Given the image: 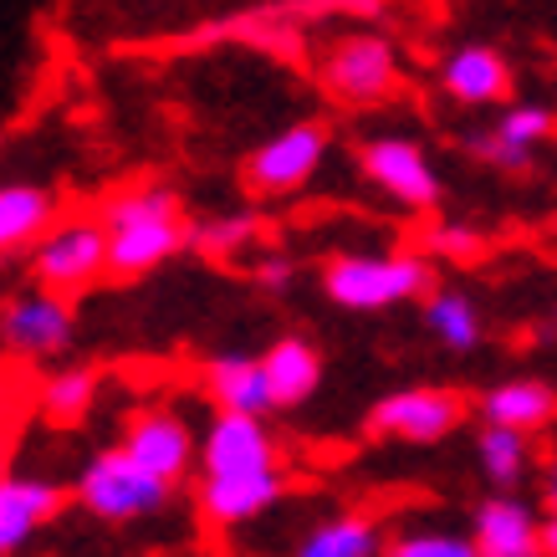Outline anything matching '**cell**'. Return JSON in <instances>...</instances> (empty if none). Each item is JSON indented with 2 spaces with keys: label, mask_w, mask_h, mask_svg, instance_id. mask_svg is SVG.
Returning a JSON list of instances; mask_svg holds the SVG:
<instances>
[{
  "label": "cell",
  "mask_w": 557,
  "mask_h": 557,
  "mask_svg": "<svg viewBox=\"0 0 557 557\" xmlns=\"http://www.w3.org/2000/svg\"><path fill=\"white\" fill-rule=\"evenodd\" d=\"M322 282H327V297L348 312H384V307L430 297L435 271L424 256H333Z\"/></svg>",
  "instance_id": "cell-1"
},
{
  "label": "cell",
  "mask_w": 557,
  "mask_h": 557,
  "mask_svg": "<svg viewBox=\"0 0 557 557\" xmlns=\"http://www.w3.org/2000/svg\"><path fill=\"white\" fill-rule=\"evenodd\" d=\"M318 77L327 87V98L373 108V102L394 98V87H399V51L379 32H354L327 47Z\"/></svg>",
  "instance_id": "cell-2"
},
{
  "label": "cell",
  "mask_w": 557,
  "mask_h": 557,
  "mask_svg": "<svg viewBox=\"0 0 557 557\" xmlns=\"http://www.w3.org/2000/svg\"><path fill=\"white\" fill-rule=\"evenodd\" d=\"M170 491L164 481H153L134 466V460L123 456L119 445L113 450H102L83 466L77 475V502H83L92 517L102 522H138V517H153V511L170 507Z\"/></svg>",
  "instance_id": "cell-3"
},
{
  "label": "cell",
  "mask_w": 557,
  "mask_h": 557,
  "mask_svg": "<svg viewBox=\"0 0 557 557\" xmlns=\"http://www.w3.org/2000/svg\"><path fill=\"white\" fill-rule=\"evenodd\" d=\"M102 267H108V236H102V225L92 215L51 225L32 251V276L41 282V292H51V297H67V292L92 287L102 276Z\"/></svg>",
  "instance_id": "cell-4"
},
{
  "label": "cell",
  "mask_w": 557,
  "mask_h": 557,
  "mask_svg": "<svg viewBox=\"0 0 557 557\" xmlns=\"http://www.w3.org/2000/svg\"><path fill=\"white\" fill-rule=\"evenodd\" d=\"M327 123H292L276 138H267L261 149L246 159V189L261 195V200H276V195H297V189L318 174L322 153H327Z\"/></svg>",
  "instance_id": "cell-5"
},
{
  "label": "cell",
  "mask_w": 557,
  "mask_h": 557,
  "mask_svg": "<svg viewBox=\"0 0 557 557\" xmlns=\"http://www.w3.org/2000/svg\"><path fill=\"white\" fill-rule=\"evenodd\" d=\"M460 420H466V394H456V388H399L369 409V435L435 445Z\"/></svg>",
  "instance_id": "cell-6"
},
{
  "label": "cell",
  "mask_w": 557,
  "mask_h": 557,
  "mask_svg": "<svg viewBox=\"0 0 557 557\" xmlns=\"http://www.w3.org/2000/svg\"><path fill=\"white\" fill-rule=\"evenodd\" d=\"M119 450L134 460L144 475L174 486V481L195 466V430H189V420L180 409H144V414H134V424H128V435H123Z\"/></svg>",
  "instance_id": "cell-7"
},
{
  "label": "cell",
  "mask_w": 557,
  "mask_h": 557,
  "mask_svg": "<svg viewBox=\"0 0 557 557\" xmlns=\"http://www.w3.org/2000/svg\"><path fill=\"white\" fill-rule=\"evenodd\" d=\"M358 164H363V180L373 189H384L388 200L409 205V210H435L440 205L435 170H430L420 144H409V138H369Z\"/></svg>",
  "instance_id": "cell-8"
},
{
  "label": "cell",
  "mask_w": 557,
  "mask_h": 557,
  "mask_svg": "<svg viewBox=\"0 0 557 557\" xmlns=\"http://www.w3.org/2000/svg\"><path fill=\"white\" fill-rule=\"evenodd\" d=\"M0 343L26 358H57L72 343V307L51 292H21L0 307Z\"/></svg>",
  "instance_id": "cell-9"
},
{
  "label": "cell",
  "mask_w": 557,
  "mask_h": 557,
  "mask_svg": "<svg viewBox=\"0 0 557 557\" xmlns=\"http://www.w3.org/2000/svg\"><path fill=\"white\" fill-rule=\"evenodd\" d=\"M108 236V267L102 276H119V282H134V276H149L170 261L174 251L189 246V225L180 220H138V225H113L102 231Z\"/></svg>",
  "instance_id": "cell-10"
},
{
  "label": "cell",
  "mask_w": 557,
  "mask_h": 557,
  "mask_svg": "<svg viewBox=\"0 0 557 557\" xmlns=\"http://www.w3.org/2000/svg\"><path fill=\"white\" fill-rule=\"evenodd\" d=\"M287 491L282 466L276 471H240V475H205L200 481V517L210 527H246L271 511Z\"/></svg>",
  "instance_id": "cell-11"
},
{
  "label": "cell",
  "mask_w": 557,
  "mask_h": 557,
  "mask_svg": "<svg viewBox=\"0 0 557 557\" xmlns=\"http://www.w3.org/2000/svg\"><path fill=\"white\" fill-rule=\"evenodd\" d=\"M205 475H240V471H276V440L261 420L215 414L210 435L200 445Z\"/></svg>",
  "instance_id": "cell-12"
},
{
  "label": "cell",
  "mask_w": 557,
  "mask_h": 557,
  "mask_svg": "<svg viewBox=\"0 0 557 557\" xmlns=\"http://www.w3.org/2000/svg\"><path fill=\"white\" fill-rule=\"evenodd\" d=\"M466 542H471L475 557H547L542 553V522L517 496H491V502H481Z\"/></svg>",
  "instance_id": "cell-13"
},
{
  "label": "cell",
  "mask_w": 557,
  "mask_h": 557,
  "mask_svg": "<svg viewBox=\"0 0 557 557\" xmlns=\"http://www.w3.org/2000/svg\"><path fill=\"white\" fill-rule=\"evenodd\" d=\"M440 87H445V98L466 102V108H491V102H507L511 98V62L502 57L496 47H456L445 57V67H440Z\"/></svg>",
  "instance_id": "cell-14"
},
{
  "label": "cell",
  "mask_w": 557,
  "mask_h": 557,
  "mask_svg": "<svg viewBox=\"0 0 557 557\" xmlns=\"http://www.w3.org/2000/svg\"><path fill=\"white\" fill-rule=\"evenodd\" d=\"M62 511V486L41 475H0V557H11L36 527Z\"/></svg>",
  "instance_id": "cell-15"
},
{
  "label": "cell",
  "mask_w": 557,
  "mask_h": 557,
  "mask_svg": "<svg viewBox=\"0 0 557 557\" xmlns=\"http://www.w3.org/2000/svg\"><path fill=\"white\" fill-rule=\"evenodd\" d=\"M261 363V379H267V394H271V409H292V405H307L322 384V354L312 348L307 338H276L267 348Z\"/></svg>",
  "instance_id": "cell-16"
},
{
  "label": "cell",
  "mask_w": 557,
  "mask_h": 557,
  "mask_svg": "<svg viewBox=\"0 0 557 557\" xmlns=\"http://www.w3.org/2000/svg\"><path fill=\"white\" fill-rule=\"evenodd\" d=\"M553 409H557V394L553 384H542V379H511V384H496L481 399V420L491 430H511V435H537L553 424Z\"/></svg>",
  "instance_id": "cell-17"
},
{
  "label": "cell",
  "mask_w": 557,
  "mask_h": 557,
  "mask_svg": "<svg viewBox=\"0 0 557 557\" xmlns=\"http://www.w3.org/2000/svg\"><path fill=\"white\" fill-rule=\"evenodd\" d=\"M205 394L220 405V414H240V420H267L271 414V394L267 379H261V363L256 358H210L200 373Z\"/></svg>",
  "instance_id": "cell-18"
},
{
  "label": "cell",
  "mask_w": 557,
  "mask_h": 557,
  "mask_svg": "<svg viewBox=\"0 0 557 557\" xmlns=\"http://www.w3.org/2000/svg\"><path fill=\"white\" fill-rule=\"evenodd\" d=\"M57 225V200L41 185H0V256L26 251Z\"/></svg>",
  "instance_id": "cell-19"
},
{
  "label": "cell",
  "mask_w": 557,
  "mask_h": 557,
  "mask_svg": "<svg viewBox=\"0 0 557 557\" xmlns=\"http://www.w3.org/2000/svg\"><path fill=\"white\" fill-rule=\"evenodd\" d=\"M384 537L369 517H333V522L312 527L297 547V557H379Z\"/></svg>",
  "instance_id": "cell-20"
},
{
  "label": "cell",
  "mask_w": 557,
  "mask_h": 557,
  "mask_svg": "<svg viewBox=\"0 0 557 557\" xmlns=\"http://www.w3.org/2000/svg\"><path fill=\"white\" fill-rule=\"evenodd\" d=\"M424 327H430L450 354H471L475 343H481V312H475V302L466 292H430Z\"/></svg>",
  "instance_id": "cell-21"
},
{
  "label": "cell",
  "mask_w": 557,
  "mask_h": 557,
  "mask_svg": "<svg viewBox=\"0 0 557 557\" xmlns=\"http://www.w3.org/2000/svg\"><path fill=\"white\" fill-rule=\"evenodd\" d=\"M92 405H98V369H62L57 379L41 384V414L62 430L83 424Z\"/></svg>",
  "instance_id": "cell-22"
},
{
  "label": "cell",
  "mask_w": 557,
  "mask_h": 557,
  "mask_svg": "<svg viewBox=\"0 0 557 557\" xmlns=\"http://www.w3.org/2000/svg\"><path fill=\"white\" fill-rule=\"evenodd\" d=\"M185 215V205L180 195L164 185H138V189H119V195H108L98 210V225L102 231H113V225H138V220H180Z\"/></svg>",
  "instance_id": "cell-23"
},
{
  "label": "cell",
  "mask_w": 557,
  "mask_h": 557,
  "mask_svg": "<svg viewBox=\"0 0 557 557\" xmlns=\"http://www.w3.org/2000/svg\"><path fill=\"white\" fill-rule=\"evenodd\" d=\"M475 456H481V471H486L496 486L511 491L527 475V466H532V440L511 435V430H491V424H481Z\"/></svg>",
  "instance_id": "cell-24"
},
{
  "label": "cell",
  "mask_w": 557,
  "mask_h": 557,
  "mask_svg": "<svg viewBox=\"0 0 557 557\" xmlns=\"http://www.w3.org/2000/svg\"><path fill=\"white\" fill-rule=\"evenodd\" d=\"M256 236H261V215H231V220L195 225V231H189V246H200V251L215 256V261H231V256L246 251Z\"/></svg>",
  "instance_id": "cell-25"
},
{
  "label": "cell",
  "mask_w": 557,
  "mask_h": 557,
  "mask_svg": "<svg viewBox=\"0 0 557 557\" xmlns=\"http://www.w3.org/2000/svg\"><path fill=\"white\" fill-rule=\"evenodd\" d=\"M496 138H502V144H511V149H522V153H537L542 144L553 138V108L517 102V108H507V113H502V123H496Z\"/></svg>",
  "instance_id": "cell-26"
},
{
  "label": "cell",
  "mask_w": 557,
  "mask_h": 557,
  "mask_svg": "<svg viewBox=\"0 0 557 557\" xmlns=\"http://www.w3.org/2000/svg\"><path fill=\"white\" fill-rule=\"evenodd\" d=\"M384 557H475L466 532H405L384 547Z\"/></svg>",
  "instance_id": "cell-27"
},
{
  "label": "cell",
  "mask_w": 557,
  "mask_h": 557,
  "mask_svg": "<svg viewBox=\"0 0 557 557\" xmlns=\"http://www.w3.org/2000/svg\"><path fill=\"white\" fill-rule=\"evenodd\" d=\"M424 246L435 256H450V261H475V256L486 251V236H475L466 225H435V231L424 236Z\"/></svg>",
  "instance_id": "cell-28"
},
{
  "label": "cell",
  "mask_w": 557,
  "mask_h": 557,
  "mask_svg": "<svg viewBox=\"0 0 557 557\" xmlns=\"http://www.w3.org/2000/svg\"><path fill=\"white\" fill-rule=\"evenodd\" d=\"M471 149H475V159H486V164L511 170V174H527V170H532V159H537V153H522V149H511V144H502L496 134H475Z\"/></svg>",
  "instance_id": "cell-29"
},
{
  "label": "cell",
  "mask_w": 557,
  "mask_h": 557,
  "mask_svg": "<svg viewBox=\"0 0 557 557\" xmlns=\"http://www.w3.org/2000/svg\"><path fill=\"white\" fill-rule=\"evenodd\" d=\"M256 282L267 292H287L292 287V261L287 256H261V261H256Z\"/></svg>",
  "instance_id": "cell-30"
},
{
  "label": "cell",
  "mask_w": 557,
  "mask_h": 557,
  "mask_svg": "<svg viewBox=\"0 0 557 557\" xmlns=\"http://www.w3.org/2000/svg\"><path fill=\"white\" fill-rule=\"evenodd\" d=\"M0 475H5V450H0Z\"/></svg>",
  "instance_id": "cell-31"
}]
</instances>
